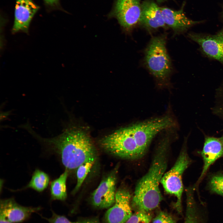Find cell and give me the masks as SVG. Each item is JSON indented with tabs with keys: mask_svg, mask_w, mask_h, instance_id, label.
Returning a JSON list of instances; mask_svg holds the SVG:
<instances>
[{
	"mask_svg": "<svg viewBox=\"0 0 223 223\" xmlns=\"http://www.w3.org/2000/svg\"><path fill=\"white\" fill-rule=\"evenodd\" d=\"M131 195L126 189H120L116 194L115 202L109 208L105 217L107 223H125L132 214Z\"/></svg>",
	"mask_w": 223,
	"mask_h": 223,
	"instance_id": "9c48e42d",
	"label": "cell"
},
{
	"mask_svg": "<svg viewBox=\"0 0 223 223\" xmlns=\"http://www.w3.org/2000/svg\"><path fill=\"white\" fill-rule=\"evenodd\" d=\"M95 161L86 162L78 167L77 172V183L73 190L74 193L79 189L94 164Z\"/></svg>",
	"mask_w": 223,
	"mask_h": 223,
	"instance_id": "d6986e66",
	"label": "cell"
},
{
	"mask_svg": "<svg viewBox=\"0 0 223 223\" xmlns=\"http://www.w3.org/2000/svg\"><path fill=\"white\" fill-rule=\"evenodd\" d=\"M40 207H33L22 206L13 198L1 200L0 203V216L4 217L12 223L23 222L33 213L39 211Z\"/></svg>",
	"mask_w": 223,
	"mask_h": 223,
	"instance_id": "8fae6325",
	"label": "cell"
},
{
	"mask_svg": "<svg viewBox=\"0 0 223 223\" xmlns=\"http://www.w3.org/2000/svg\"><path fill=\"white\" fill-rule=\"evenodd\" d=\"M219 139L223 145V136L219 138Z\"/></svg>",
	"mask_w": 223,
	"mask_h": 223,
	"instance_id": "484cf974",
	"label": "cell"
},
{
	"mask_svg": "<svg viewBox=\"0 0 223 223\" xmlns=\"http://www.w3.org/2000/svg\"><path fill=\"white\" fill-rule=\"evenodd\" d=\"M141 14L140 0H115L108 17L116 18L123 31L129 33L140 22Z\"/></svg>",
	"mask_w": 223,
	"mask_h": 223,
	"instance_id": "52a82bcc",
	"label": "cell"
},
{
	"mask_svg": "<svg viewBox=\"0 0 223 223\" xmlns=\"http://www.w3.org/2000/svg\"><path fill=\"white\" fill-rule=\"evenodd\" d=\"M50 181V178L47 174L39 169H36L28 184L19 190L31 188L37 192H41L47 188Z\"/></svg>",
	"mask_w": 223,
	"mask_h": 223,
	"instance_id": "e0dca14e",
	"label": "cell"
},
{
	"mask_svg": "<svg viewBox=\"0 0 223 223\" xmlns=\"http://www.w3.org/2000/svg\"><path fill=\"white\" fill-rule=\"evenodd\" d=\"M188 35L203 54L223 64V30L214 34L190 32Z\"/></svg>",
	"mask_w": 223,
	"mask_h": 223,
	"instance_id": "ba28073f",
	"label": "cell"
},
{
	"mask_svg": "<svg viewBox=\"0 0 223 223\" xmlns=\"http://www.w3.org/2000/svg\"><path fill=\"white\" fill-rule=\"evenodd\" d=\"M201 155L204 164L197 185L203 179L210 165L223 155V145L219 138L206 137Z\"/></svg>",
	"mask_w": 223,
	"mask_h": 223,
	"instance_id": "9a60e30c",
	"label": "cell"
},
{
	"mask_svg": "<svg viewBox=\"0 0 223 223\" xmlns=\"http://www.w3.org/2000/svg\"><path fill=\"white\" fill-rule=\"evenodd\" d=\"M0 223H12L8 220H7L6 218L2 216H0Z\"/></svg>",
	"mask_w": 223,
	"mask_h": 223,
	"instance_id": "d4e9b609",
	"label": "cell"
},
{
	"mask_svg": "<svg viewBox=\"0 0 223 223\" xmlns=\"http://www.w3.org/2000/svg\"><path fill=\"white\" fill-rule=\"evenodd\" d=\"M160 10L166 25L171 28L176 33L184 32L190 28L200 23L187 18L183 8L174 10L166 7H160Z\"/></svg>",
	"mask_w": 223,
	"mask_h": 223,
	"instance_id": "4fadbf2b",
	"label": "cell"
},
{
	"mask_svg": "<svg viewBox=\"0 0 223 223\" xmlns=\"http://www.w3.org/2000/svg\"><path fill=\"white\" fill-rule=\"evenodd\" d=\"M175 123L168 115L150 119L130 126L133 136L142 156L153 138L161 131L173 128Z\"/></svg>",
	"mask_w": 223,
	"mask_h": 223,
	"instance_id": "5b68a950",
	"label": "cell"
},
{
	"mask_svg": "<svg viewBox=\"0 0 223 223\" xmlns=\"http://www.w3.org/2000/svg\"><path fill=\"white\" fill-rule=\"evenodd\" d=\"M191 162L186 148L183 147L173 167L164 175L161 183L165 191L177 199L176 207L181 211V197L183 190L182 176Z\"/></svg>",
	"mask_w": 223,
	"mask_h": 223,
	"instance_id": "8992f818",
	"label": "cell"
},
{
	"mask_svg": "<svg viewBox=\"0 0 223 223\" xmlns=\"http://www.w3.org/2000/svg\"><path fill=\"white\" fill-rule=\"evenodd\" d=\"M209 187L212 192L223 196V174L213 176L209 181Z\"/></svg>",
	"mask_w": 223,
	"mask_h": 223,
	"instance_id": "ffe728a7",
	"label": "cell"
},
{
	"mask_svg": "<svg viewBox=\"0 0 223 223\" xmlns=\"http://www.w3.org/2000/svg\"><path fill=\"white\" fill-rule=\"evenodd\" d=\"M116 178L111 174L103 180L92 195V202L96 207L109 208L114 203Z\"/></svg>",
	"mask_w": 223,
	"mask_h": 223,
	"instance_id": "7c38bea8",
	"label": "cell"
},
{
	"mask_svg": "<svg viewBox=\"0 0 223 223\" xmlns=\"http://www.w3.org/2000/svg\"><path fill=\"white\" fill-rule=\"evenodd\" d=\"M36 137L60 157L66 169L72 170L88 162L95 161L97 151L89 136L79 130L69 129L59 135L50 138L41 137L33 130Z\"/></svg>",
	"mask_w": 223,
	"mask_h": 223,
	"instance_id": "6da1fadb",
	"label": "cell"
},
{
	"mask_svg": "<svg viewBox=\"0 0 223 223\" xmlns=\"http://www.w3.org/2000/svg\"><path fill=\"white\" fill-rule=\"evenodd\" d=\"M77 223H93V222H89V221H84V222H77Z\"/></svg>",
	"mask_w": 223,
	"mask_h": 223,
	"instance_id": "4316f807",
	"label": "cell"
},
{
	"mask_svg": "<svg viewBox=\"0 0 223 223\" xmlns=\"http://www.w3.org/2000/svg\"><path fill=\"white\" fill-rule=\"evenodd\" d=\"M175 219L166 212L161 211L154 218L152 223H176Z\"/></svg>",
	"mask_w": 223,
	"mask_h": 223,
	"instance_id": "7402d4cb",
	"label": "cell"
},
{
	"mask_svg": "<svg viewBox=\"0 0 223 223\" xmlns=\"http://www.w3.org/2000/svg\"><path fill=\"white\" fill-rule=\"evenodd\" d=\"M68 170L65 169L59 177L53 181L50 184L51 200H65L67 197L66 181L68 176Z\"/></svg>",
	"mask_w": 223,
	"mask_h": 223,
	"instance_id": "2e32d148",
	"label": "cell"
},
{
	"mask_svg": "<svg viewBox=\"0 0 223 223\" xmlns=\"http://www.w3.org/2000/svg\"><path fill=\"white\" fill-rule=\"evenodd\" d=\"M216 91H217V90H216ZM216 103H217V99H216ZM217 112H218L217 109Z\"/></svg>",
	"mask_w": 223,
	"mask_h": 223,
	"instance_id": "f1b7e54d",
	"label": "cell"
},
{
	"mask_svg": "<svg viewBox=\"0 0 223 223\" xmlns=\"http://www.w3.org/2000/svg\"><path fill=\"white\" fill-rule=\"evenodd\" d=\"M100 144L107 152L122 158L134 159L142 156L130 126L105 137L100 141Z\"/></svg>",
	"mask_w": 223,
	"mask_h": 223,
	"instance_id": "277c9868",
	"label": "cell"
},
{
	"mask_svg": "<svg viewBox=\"0 0 223 223\" xmlns=\"http://www.w3.org/2000/svg\"><path fill=\"white\" fill-rule=\"evenodd\" d=\"M152 218L149 212L136 211L125 223H150Z\"/></svg>",
	"mask_w": 223,
	"mask_h": 223,
	"instance_id": "44dd1931",
	"label": "cell"
},
{
	"mask_svg": "<svg viewBox=\"0 0 223 223\" xmlns=\"http://www.w3.org/2000/svg\"><path fill=\"white\" fill-rule=\"evenodd\" d=\"M171 135L167 132L160 141L148 171L136 185L132 202L136 211L149 212L156 208L162 200L159 184L167 167Z\"/></svg>",
	"mask_w": 223,
	"mask_h": 223,
	"instance_id": "7a4b0ae2",
	"label": "cell"
},
{
	"mask_svg": "<svg viewBox=\"0 0 223 223\" xmlns=\"http://www.w3.org/2000/svg\"><path fill=\"white\" fill-rule=\"evenodd\" d=\"M52 216L49 218L43 216L42 217L46 220L49 223H77L72 222L65 216L58 215L52 211Z\"/></svg>",
	"mask_w": 223,
	"mask_h": 223,
	"instance_id": "603a6c76",
	"label": "cell"
},
{
	"mask_svg": "<svg viewBox=\"0 0 223 223\" xmlns=\"http://www.w3.org/2000/svg\"><path fill=\"white\" fill-rule=\"evenodd\" d=\"M186 213L184 223H203L201 213L195 200L186 201Z\"/></svg>",
	"mask_w": 223,
	"mask_h": 223,
	"instance_id": "ac0fdd59",
	"label": "cell"
},
{
	"mask_svg": "<svg viewBox=\"0 0 223 223\" xmlns=\"http://www.w3.org/2000/svg\"><path fill=\"white\" fill-rule=\"evenodd\" d=\"M166 0H156V1L159 2H162Z\"/></svg>",
	"mask_w": 223,
	"mask_h": 223,
	"instance_id": "83f0119b",
	"label": "cell"
},
{
	"mask_svg": "<svg viewBox=\"0 0 223 223\" xmlns=\"http://www.w3.org/2000/svg\"><path fill=\"white\" fill-rule=\"evenodd\" d=\"M165 36L153 37L145 51L146 65L151 74L160 83L168 82L172 70L170 57L166 46Z\"/></svg>",
	"mask_w": 223,
	"mask_h": 223,
	"instance_id": "3957f363",
	"label": "cell"
},
{
	"mask_svg": "<svg viewBox=\"0 0 223 223\" xmlns=\"http://www.w3.org/2000/svg\"><path fill=\"white\" fill-rule=\"evenodd\" d=\"M140 22L148 29L166 27L160 7L154 2L146 0L141 4Z\"/></svg>",
	"mask_w": 223,
	"mask_h": 223,
	"instance_id": "5bb4252c",
	"label": "cell"
},
{
	"mask_svg": "<svg viewBox=\"0 0 223 223\" xmlns=\"http://www.w3.org/2000/svg\"><path fill=\"white\" fill-rule=\"evenodd\" d=\"M45 5L51 9L62 10L60 7L59 0H43Z\"/></svg>",
	"mask_w": 223,
	"mask_h": 223,
	"instance_id": "cb8c5ba5",
	"label": "cell"
},
{
	"mask_svg": "<svg viewBox=\"0 0 223 223\" xmlns=\"http://www.w3.org/2000/svg\"><path fill=\"white\" fill-rule=\"evenodd\" d=\"M40 8L33 0H16L12 32L28 33L31 21Z\"/></svg>",
	"mask_w": 223,
	"mask_h": 223,
	"instance_id": "30bf717a",
	"label": "cell"
}]
</instances>
